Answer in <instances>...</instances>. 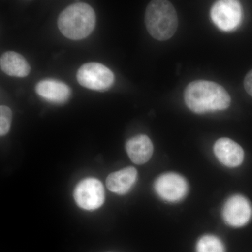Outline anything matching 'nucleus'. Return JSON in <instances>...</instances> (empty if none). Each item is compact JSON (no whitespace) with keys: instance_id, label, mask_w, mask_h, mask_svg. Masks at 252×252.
Segmentation results:
<instances>
[{"instance_id":"14","label":"nucleus","mask_w":252,"mask_h":252,"mask_svg":"<svg viewBox=\"0 0 252 252\" xmlns=\"http://www.w3.org/2000/svg\"><path fill=\"white\" fill-rule=\"evenodd\" d=\"M196 252H225L221 240L215 235H204L199 239L196 245Z\"/></svg>"},{"instance_id":"4","label":"nucleus","mask_w":252,"mask_h":252,"mask_svg":"<svg viewBox=\"0 0 252 252\" xmlns=\"http://www.w3.org/2000/svg\"><path fill=\"white\" fill-rule=\"evenodd\" d=\"M77 79L83 87L91 90H108L114 83V74L111 69L98 63H89L79 68Z\"/></svg>"},{"instance_id":"16","label":"nucleus","mask_w":252,"mask_h":252,"mask_svg":"<svg viewBox=\"0 0 252 252\" xmlns=\"http://www.w3.org/2000/svg\"><path fill=\"white\" fill-rule=\"evenodd\" d=\"M244 86L247 93L252 97V69L247 74L244 80Z\"/></svg>"},{"instance_id":"13","label":"nucleus","mask_w":252,"mask_h":252,"mask_svg":"<svg viewBox=\"0 0 252 252\" xmlns=\"http://www.w3.org/2000/svg\"><path fill=\"white\" fill-rule=\"evenodd\" d=\"M0 67L3 72L11 77H26L31 72V66L26 59L14 51H7L1 55Z\"/></svg>"},{"instance_id":"5","label":"nucleus","mask_w":252,"mask_h":252,"mask_svg":"<svg viewBox=\"0 0 252 252\" xmlns=\"http://www.w3.org/2000/svg\"><path fill=\"white\" fill-rule=\"evenodd\" d=\"M74 200L81 208L94 210L102 206L104 202V189L100 181L95 178H86L75 187Z\"/></svg>"},{"instance_id":"6","label":"nucleus","mask_w":252,"mask_h":252,"mask_svg":"<svg viewBox=\"0 0 252 252\" xmlns=\"http://www.w3.org/2000/svg\"><path fill=\"white\" fill-rule=\"evenodd\" d=\"M154 189L158 195L170 203L182 200L187 193L189 187L187 180L178 174L169 172L163 174L156 180Z\"/></svg>"},{"instance_id":"11","label":"nucleus","mask_w":252,"mask_h":252,"mask_svg":"<svg viewBox=\"0 0 252 252\" xmlns=\"http://www.w3.org/2000/svg\"><path fill=\"white\" fill-rule=\"evenodd\" d=\"M126 150L130 160L137 165H142L150 160L154 146L147 135H139L127 140Z\"/></svg>"},{"instance_id":"9","label":"nucleus","mask_w":252,"mask_h":252,"mask_svg":"<svg viewBox=\"0 0 252 252\" xmlns=\"http://www.w3.org/2000/svg\"><path fill=\"white\" fill-rule=\"evenodd\" d=\"M38 95L50 103H65L71 96V89L63 81L54 79L41 80L36 85Z\"/></svg>"},{"instance_id":"1","label":"nucleus","mask_w":252,"mask_h":252,"mask_svg":"<svg viewBox=\"0 0 252 252\" xmlns=\"http://www.w3.org/2000/svg\"><path fill=\"white\" fill-rule=\"evenodd\" d=\"M185 100L192 112L201 114L224 110L229 107L231 99L223 87L213 81H192L185 91Z\"/></svg>"},{"instance_id":"12","label":"nucleus","mask_w":252,"mask_h":252,"mask_svg":"<svg viewBox=\"0 0 252 252\" xmlns=\"http://www.w3.org/2000/svg\"><path fill=\"white\" fill-rule=\"evenodd\" d=\"M137 178V171L135 167H125L119 171L111 173L106 180V185L113 193L124 195L132 189Z\"/></svg>"},{"instance_id":"7","label":"nucleus","mask_w":252,"mask_h":252,"mask_svg":"<svg viewBox=\"0 0 252 252\" xmlns=\"http://www.w3.org/2000/svg\"><path fill=\"white\" fill-rule=\"evenodd\" d=\"M211 18L217 27L222 31H233L241 21V5L235 0L217 1L212 6Z\"/></svg>"},{"instance_id":"2","label":"nucleus","mask_w":252,"mask_h":252,"mask_svg":"<svg viewBox=\"0 0 252 252\" xmlns=\"http://www.w3.org/2000/svg\"><path fill=\"white\" fill-rule=\"evenodd\" d=\"M96 23V15L90 5L74 3L59 15L58 26L61 33L72 40H81L90 35Z\"/></svg>"},{"instance_id":"15","label":"nucleus","mask_w":252,"mask_h":252,"mask_svg":"<svg viewBox=\"0 0 252 252\" xmlns=\"http://www.w3.org/2000/svg\"><path fill=\"white\" fill-rule=\"evenodd\" d=\"M12 122V112L5 105L0 107V135L4 136L9 132Z\"/></svg>"},{"instance_id":"8","label":"nucleus","mask_w":252,"mask_h":252,"mask_svg":"<svg viewBox=\"0 0 252 252\" xmlns=\"http://www.w3.org/2000/svg\"><path fill=\"white\" fill-rule=\"evenodd\" d=\"M222 217L225 223L230 226H244L252 219L251 203L243 195H233L223 205Z\"/></svg>"},{"instance_id":"3","label":"nucleus","mask_w":252,"mask_h":252,"mask_svg":"<svg viewBox=\"0 0 252 252\" xmlns=\"http://www.w3.org/2000/svg\"><path fill=\"white\" fill-rule=\"evenodd\" d=\"M146 28L150 35L158 41H166L173 36L178 27L177 11L170 1L154 0L145 11Z\"/></svg>"},{"instance_id":"10","label":"nucleus","mask_w":252,"mask_h":252,"mask_svg":"<svg viewBox=\"0 0 252 252\" xmlns=\"http://www.w3.org/2000/svg\"><path fill=\"white\" fill-rule=\"evenodd\" d=\"M214 152L218 160L225 166L236 167L243 162V148L229 138H220L214 145Z\"/></svg>"}]
</instances>
